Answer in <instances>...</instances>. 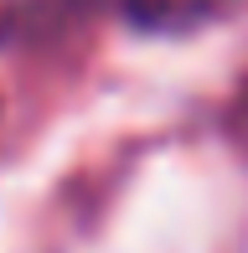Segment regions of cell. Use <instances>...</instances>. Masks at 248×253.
Here are the masks:
<instances>
[{
  "label": "cell",
  "instance_id": "cell-1",
  "mask_svg": "<svg viewBox=\"0 0 248 253\" xmlns=\"http://www.w3.org/2000/svg\"><path fill=\"white\" fill-rule=\"evenodd\" d=\"M248 0H114V10L129 26L155 31V37H186V31H202L212 21L238 16Z\"/></svg>",
  "mask_w": 248,
  "mask_h": 253
}]
</instances>
